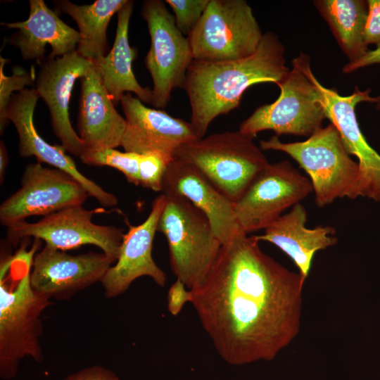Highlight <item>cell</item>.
Segmentation results:
<instances>
[{
  "label": "cell",
  "mask_w": 380,
  "mask_h": 380,
  "mask_svg": "<svg viewBox=\"0 0 380 380\" xmlns=\"http://www.w3.org/2000/svg\"><path fill=\"white\" fill-rule=\"evenodd\" d=\"M305 280L243 233L222 246L205 279L191 289V303L224 361H270L299 333Z\"/></svg>",
  "instance_id": "cell-1"
},
{
  "label": "cell",
  "mask_w": 380,
  "mask_h": 380,
  "mask_svg": "<svg viewBox=\"0 0 380 380\" xmlns=\"http://www.w3.org/2000/svg\"><path fill=\"white\" fill-rule=\"evenodd\" d=\"M284 46L273 32L265 33L256 51L239 60L205 62L193 60L183 89L189 98L190 122L199 139L218 116L236 108L251 86L278 84L290 70L286 66Z\"/></svg>",
  "instance_id": "cell-2"
},
{
  "label": "cell",
  "mask_w": 380,
  "mask_h": 380,
  "mask_svg": "<svg viewBox=\"0 0 380 380\" xmlns=\"http://www.w3.org/2000/svg\"><path fill=\"white\" fill-rule=\"evenodd\" d=\"M41 241L34 239L30 251L24 248L1 261L0 267V376L15 378L20 362L44 360L40 340L42 314L51 300L30 284V274Z\"/></svg>",
  "instance_id": "cell-3"
},
{
  "label": "cell",
  "mask_w": 380,
  "mask_h": 380,
  "mask_svg": "<svg viewBox=\"0 0 380 380\" xmlns=\"http://www.w3.org/2000/svg\"><path fill=\"white\" fill-rule=\"evenodd\" d=\"M261 150L239 130L224 131L182 146L174 158L196 167L234 204L270 164Z\"/></svg>",
  "instance_id": "cell-4"
},
{
  "label": "cell",
  "mask_w": 380,
  "mask_h": 380,
  "mask_svg": "<svg viewBox=\"0 0 380 380\" xmlns=\"http://www.w3.org/2000/svg\"><path fill=\"white\" fill-rule=\"evenodd\" d=\"M165 196L157 231L167 240L172 271L191 290L205 279L222 244L203 213L184 198Z\"/></svg>",
  "instance_id": "cell-5"
},
{
  "label": "cell",
  "mask_w": 380,
  "mask_h": 380,
  "mask_svg": "<svg viewBox=\"0 0 380 380\" xmlns=\"http://www.w3.org/2000/svg\"><path fill=\"white\" fill-rule=\"evenodd\" d=\"M260 148L282 151L294 159L308 175L315 202L320 208L336 198L348 197L359 177L358 163L351 158L331 123L303 141L284 143L273 136L260 140Z\"/></svg>",
  "instance_id": "cell-6"
},
{
  "label": "cell",
  "mask_w": 380,
  "mask_h": 380,
  "mask_svg": "<svg viewBox=\"0 0 380 380\" xmlns=\"http://www.w3.org/2000/svg\"><path fill=\"white\" fill-rule=\"evenodd\" d=\"M292 70L277 85L280 94L272 103L262 105L239 125V130L253 138L270 129L277 136L293 134L309 137L322 127L326 118L316 87L308 75L310 57L305 53L292 61Z\"/></svg>",
  "instance_id": "cell-7"
},
{
  "label": "cell",
  "mask_w": 380,
  "mask_h": 380,
  "mask_svg": "<svg viewBox=\"0 0 380 380\" xmlns=\"http://www.w3.org/2000/svg\"><path fill=\"white\" fill-rule=\"evenodd\" d=\"M263 34L246 1L210 0L187 37L194 60L220 62L251 56Z\"/></svg>",
  "instance_id": "cell-8"
},
{
  "label": "cell",
  "mask_w": 380,
  "mask_h": 380,
  "mask_svg": "<svg viewBox=\"0 0 380 380\" xmlns=\"http://www.w3.org/2000/svg\"><path fill=\"white\" fill-rule=\"evenodd\" d=\"M141 15L151 38L144 63L153 80L151 105L163 109L167 106L172 91L183 88L194 60L192 51L188 37L177 28L175 16L163 1H144Z\"/></svg>",
  "instance_id": "cell-9"
},
{
  "label": "cell",
  "mask_w": 380,
  "mask_h": 380,
  "mask_svg": "<svg viewBox=\"0 0 380 380\" xmlns=\"http://www.w3.org/2000/svg\"><path fill=\"white\" fill-rule=\"evenodd\" d=\"M100 211L103 210H87L82 205L68 207L44 216L36 222L23 221L10 225L7 227V236L14 246L20 239L30 236L63 251L94 245L117 260L125 230L93 222V215Z\"/></svg>",
  "instance_id": "cell-10"
},
{
  "label": "cell",
  "mask_w": 380,
  "mask_h": 380,
  "mask_svg": "<svg viewBox=\"0 0 380 380\" xmlns=\"http://www.w3.org/2000/svg\"><path fill=\"white\" fill-rule=\"evenodd\" d=\"M312 191L310 180L289 161L270 163L234 204L237 223L246 234L264 230Z\"/></svg>",
  "instance_id": "cell-11"
},
{
  "label": "cell",
  "mask_w": 380,
  "mask_h": 380,
  "mask_svg": "<svg viewBox=\"0 0 380 380\" xmlns=\"http://www.w3.org/2000/svg\"><path fill=\"white\" fill-rule=\"evenodd\" d=\"M308 75L318 93L326 118L338 130L347 151L357 159L359 177L348 198L367 197L380 201V155L368 144L358 124L355 107L360 102L380 103L369 96L370 89L357 87L349 96H341L335 89L322 86L308 69Z\"/></svg>",
  "instance_id": "cell-12"
},
{
  "label": "cell",
  "mask_w": 380,
  "mask_h": 380,
  "mask_svg": "<svg viewBox=\"0 0 380 380\" xmlns=\"http://www.w3.org/2000/svg\"><path fill=\"white\" fill-rule=\"evenodd\" d=\"M89 194L72 175L42 163L28 164L20 187L0 205V222L6 227L30 216L51 215L60 210L82 205Z\"/></svg>",
  "instance_id": "cell-13"
},
{
  "label": "cell",
  "mask_w": 380,
  "mask_h": 380,
  "mask_svg": "<svg viewBox=\"0 0 380 380\" xmlns=\"http://www.w3.org/2000/svg\"><path fill=\"white\" fill-rule=\"evenodd\" d=\"M115 261L102 251L71 255L44 245L33 257L30 284L34 291L51 300H68L101 282Z\"/></svg>",
  "instance_id": "cell-14"
},
{
  "label": "cell",
  "mask_w": 380,
  "mask_h": 380,
  "mask_svg": "<svg viewBox=\"0 0 380 380\" xmlns=\"http://www.w3.org/2000/svg\"><path fill=\"white\" fill-rule=\"evenodd\" d=\"M120 103L126 121L120 144L125 151L155 155L169 163L179 147L199 139L190 122L148 108L131 93H125Z\"/></svg>",
  "instance_id": "cell-15"
},
{
  "label": "cell",
  "mask_w": 380,
  "mask_h": 380,
  "mask_svg": "<svg viewBox=\"0 0 380 380\" xmlns=\"http://www.w3.org/2000/svg\"><path fill=\"white\" fill-rule=\"evenodd\" d=\"M35 78V89L49 108L53 132L66 151L78 157L85 148L69 118L72 91L77 79L85 75L92 67L91 61L77 51L39 63Z\"/></svg>",
  "instance_id": "cell-16"
},
{
  "label": "cell",
  "mask_w": 380,
  "mask_h": 380,
  "mask_svg": "<svg viewBox=\"0 0 380 380\" xmlns=\"http://www.w3.org/2000/svg\"><path fill=\"white\" fill-rule=\"evenodd\" d=\"M39 96L34 88L13 94L8 103L5 120L12 122L18 135V153L22 157L34 156L38 163H46L72 175L103 207H114L117 197L82 175L62 145H51L38 133L34 125V112Z\"/></svg>",
  "instance_id": "cell-17"
},
{
  "label": "cell",
  "mask_w": 380,
  "mask_h": 380,
  "mask_svg": "<svg viewBox=\"0 0 380 380\" xmlns=\"http://www.w3.org/2000/svg\"><path fill=\"white\" fill-rule=\"evenodd\" d=\"M165 203L166 196L161 194L152 202L150 213L142 223L137 226L128 224L119 256L101 281L106 298L124 293L141 277H150L159 286H165L167 277L154 261L152 248Z\"/></svg>",
  "instance_id": "cell-18"
},
{
  "label": "cell",
  "mask_w": 380,
  "mask_h": 380,
  "mask_svg": "<svg viewBox=\"0 0 380 380\" xmlns=\"http://www.w3.org/2000/svg\"><path fill=\"white\" fill-rule=\"evenodd\" d=\"M161 191L184 198L203 213L222 245L244 233L237 223L234 203L194 165L173 158L166 167Z\"/></svg>",
  "instance_id": "cell-19"
},
{
  "label": "cell",
  "mask_w": 380,
  "mask_h": 380,
  "mask_svg": "<svg viewBox=\"0 0 380 380\" xmlns=\"http://www.w3.org/2000/svg\"><path fill=\"white\" fill-rule=\"evenodd\" d=\"M80 82L77 129L84 153L120 146L126 121L116 110L94 64Z\"/></svg>",
  "instance_id": "cell-20"
},
{
  "label": "cell",
  "mask_w": 380,
  "mask_h": 380,
  "mask_svg": "<svg viewBox=\"0 0 380 380\" xmlns=\"http://www.w3.org/2000/svg\"><path fill=\"white\" fill-rule=\"evenodd\" d=\"M30 13L27 20L14 23H1L13 33L10 42L20 52L25 61H44L45 47L51 51L48 58H54L75 51L80 33L65 23L58 14L50 9L44 0H30Z\"/></svg>",
  "instance_id": "cell-21"
},
{
  "label": "cell",
  "mask_w": 380,
  "mask_h": 380,
  "mask_svg": "<svg viewBox=\"0 0 380 380\" xmlns=\"http://www.w3.org/2000/svg\"><path fill=\"white\" fill-rule=\"evenodd\" d=\"M306 222L307 211L299 203L264 229L263 234L253 235L259 242H270L281 250L305 279L315 253L335 245L338 241L331 236L336 232L334 227L318 226L309 229L305 227Z\"/></svg>",
  "instance_id": "cell-22"
},
{
  "label": "cell",
  "mask_w": 380,
  "mask_h": 380,
  "mask_svg": "<svg viewBox=\"0 0 380 380\" xmlns=\"http://www.w3.org/2000/svg\"><path fill=\"white\" fill-rule=\"evenodd\" d=\"M134 1L127 3L118 12V23L114 43L104 56L92 61L102 82L115 105L127 93L133 92L142 102L152 103V90L143 87L137 80L132 64L137 55V49L129 43V24L133 12Z\"/></svg>",
  "instance_id": "cell-23"
},
{
  "label": "cell",
  "mask_w": 380,
  "mask_h": 380,
  "mask_svg": "<svg viewBox=\"0 0 380 380\" xmlns=\"http://www.w3.org/2000/svg\"><path fill=\"white\" fill-rule=\"evenodd\" d=\"M127 0H96L91 4L78 5L68 0L53 1L56 9L70 15L79 28L77 52L94 61L108 53L107 28L113 15Z\"/></svg>",
  "instance_id": "cell-24"
},
{
  "label": "cell",
  "mask_w": 380,
  "mask_h": 380,
  "mask_svg": "<svg viewBox=\"0 0 380 380\" xmlns=\"http://www.w3.org/2000/svg\"><path fill=\"white\" fill-rule=\"evenodd\" d=\"M313 4L349 62L358 60L369 50L364 40L367 1L316 0Z\"/></svg>",
  "instance_id": "cell-25"
},
{
  "label": "cell",
  "mask_w": 380,
  "mask_h": 380,
  "mask_svg": "<svg viewBox=\"0 0 380 380\" xmlns=\"http://www.w3.org/2000/svg\"><path fill=\"white\" fill-rule=\"evenodd\" d=\"M80 159L89 165L117 169L129 182L154 191H161L163 176L168 164L155 155L121 152L115 148L86 152Z\"/></svg>",
  "instance_id": "cell-26"
},
{
  "label": "cell",
  "mask_w": 380,
  "mask_h": 380,
  "mask_svg": "<svg viewBox=\"0 0 380 380\" xmlns=\"http://www.w3.org/2000/svg\"><path fill=\"white\" fill-rule=\"evenodd\" d=\"M7 59L0 57V131L2 134L8 125L5 120V113L11 97L15 91L25 89L26 86H33L35 77L32 70L27 71L20 65H14L12 75L6 76L4 68Z\"/></svg>",
  "instance_id": "cell-27"
},
{
  "label": "cell",
  "mask_w": 380,
  "mask_h": 380,
  "mask_svg": "<svg viewBox=\"0 0 380 380\" xmlns=\"http://www.w3.org/2000/svg\"><path fill=\"white\" fill-rule=\"evenodd\" d=\"M210 0H166L179 31L188 37L202 17Z\"/></svg>",
  "instance_id": "cell-28"
},
{
  "label": "cell",
  "mask_w": 380,
  "mask_h": 380,
  "mask_svg": "<svg viewBox=\"0 0 380 380\" xmlns=\"http://www.w3.org/2000/svg\"><path fill=\"white\" fill-rule=\"evenodd\" d=\"M368 11L364 30V40L380 46V0H367Z\"/></svg>",
  "instance_id": "cell-29"
},
{
  "label": "cell",
  "mask_w": 380,
  "mask_h": 380,
  "mask_svg": "<svg viewBox=\"0 0 380 380\" xmlns=\"http://www.w3.org/2000/svg\"><path fill=\"white\" fill-rule=\"evenodd\" d=\"M192 294L191 290L179 279L170 286L167 295V305L172 316H177L187 303H191Z\"/></svg>",
  "instance_id": "cell-30"
},
{
  "label": "cell",
  "mask_w": 380,
  "mask_h": 380,
  "mask_svg": "<svg viewBox=\"0 0 380 380\" xmlns=\"http://www.w3.org/2000/svg\"><path fill=\"white\" fill-rule=\"evenodd\" d=\"M63 380H121L115 372L101 365H91L68 375Z\"/></svg>",
  "instance_id": "cell-31"
},
{
  "label": "cell",
  "mask_w": 380,
  "mask_h": 380,
  "mask_svg": "<svg viewBox=\"0 0 380 380\" xmlns=\"http://www.w3.org/2000/svg\"><path fill=\"white\" fill-rule=\"evenodd\" d=\"M380 63V46L369 50L362 57L353 62H348L343 68V73H350L360 68Z\"/></svg>",
  "instance_id": "cell-32"
},
{
  "label": "cell",
  "mask_w": 380,
  "mask_h": 380,
  "mask_svg": "<svg viewBox=\"0 0 380 380\" xmlns=\"http://www.w3.org/2000/svg\"><path fill=\"white\" fill-rule=\"evenodd\" d=\"M8 163V156L6 148L2 141L0 143V183L4 179L6 169Z\"/></svg>",
  "instance_id": "cell-33"
}]
</instances>
